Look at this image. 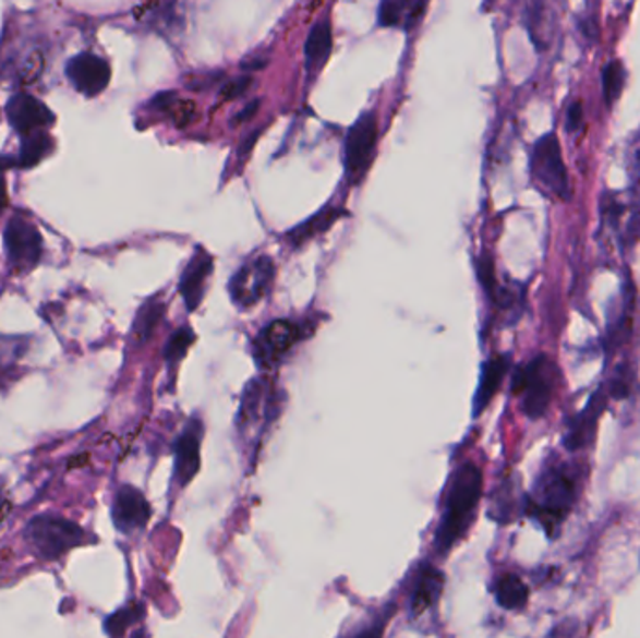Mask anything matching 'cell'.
Here are the masks:
<instances>
[{"instance_id":"obj_3","label":"cell","mask_w":640,"mask_h":638,"mask_svg":"<svg viewBox=\"0 0 640 638\" xmlns=\"http://www.w3.org/2000/svg\"><path fill=\"white\" fill-rule=\"evenodd\" d=\"M281 405L283 399L279 395L278 386L270 378L258 376L245 384L238 408L237 433L251 461H255L271 423L278 420Z\"/></svg>"},{"instance_id":"obj_15","label":"cell","mask_w":640,"mask_h":638,"mask_svg":"<svg viewBox=\"0 0 640 638\" xmlns=\"http://www.w3.org/2000/svg\"><path fill=\"white\" fill-rule=\"evenodd\" d=\"M212 272H214V258L205 248H197L190 263L185 264L179 284V292L184 300L185 310L190 313L197 310L198 303L203 302Z\"/></svg>"},{"instance_id":"obj_33","label":"cell","mask_w":640,"mask_h":638,"mask_svg":"<svg viewBox=\"0 0 640 638\" xmlns=\"http://www.w3.org/2000/svg\"><path fill=\"white\" fill-rule=\"evenodd\" d=\"M4 506H7V501H4V494H2V489H0V520H2V514H4Z\"/></svg>"},{"instance_id":"obj_17","label":"cell","mask_w":640,"mask_h":638,"mask_svg":"<svg viewBox=\"0 0 640 638\" xmlns=\"http://www.w3.org/2000/svg\"><path fill=\"white\" fill-rule=\"evenodd\" d=\"M444 573L435 566H423L418 575L416 585L410 599V611L414 616H422L425 612L435 609L438 599L443 595Z\"/></svg>"},{"instance_id":"obj_21","label":"cell","mask_w":640,"mask_h":638,"mask_svg":"<svg viewBox=\"0 0 640 638\" xmlns=\"http://www.w3.org/2000/svg\"><path fill=\"white\" fill-rule=\"evenodd\" d=\"M423 2L425 0H381L378 25L384 28L412 25V20L422 14Z\"/></svg>"},{"instance_id":"obj_5","label":"cell","mask_w":640,"mask_h":638,"mask_svg":"<svg viewBox=\"0 0 640 638\" xmlns=\"http://www.w3.org/2000/svg\"><path fill=\"white\" fill-rule=\"evenodd\" d=\"M27 541L36 556L55 562L86 543V532L73 520L57 514H40L28 520Z\"/></svg>"},{"instance_id":"obj_19","label":"cell","mask_w":640,"mask_h":638,"mask_svg":"<svg viewBox=\"0 0 640 638\" xmlns=\"http://www.w3.org/2000/svg\"><path fill=\"white\" fill-rule=\"evenodd\" d=\"M31 345V337L0 336V392L14 384L20 375V360Z\"/></svg>"},{"instance_id":"obj_24","label":"cell","mask_w":640,"mask_h":638,"mask_svg":"<svg viewBox=\"0 0 640 638\" xmlns=\"http://www.w3.org/2000/svg\"><path fill=\"white\" fill-rule=\"evenodd\" d=\"M53 146V139L49 137L46 130L28 133L23 137V143H21L20 158L15 159L17 167L33 169V167L40 164L41 159L51 154Z\"/></svg>"},{"instance_id":"obj_12","label":"cell","mask_w":640,"mask_h":638,"mask_svg":"<svg viewBox=\"0 0 640 638\" xmlns=\"http://www.w3.org/2000/svg\"><path fill=\"white\" fill-rule=\"evenodd\" d=\"M67 75L77 93L96 98L111 83V67L98 55L80 53L68 60Z\"/></svg>"},{"instance_id":"obj_28","label":"cell","mask_w":640,"mask_h":638,"mask_svg":"<svg viewBox=\"0 0 640 638\" xmlns=\"http://www.w3.org/2000/svg\"><path fill=\"white\" fill-rule=\"evenodd\" d=\"M197 336L190 326H182L177 329L169 341H167L166 349H164V358H166L167 365L174 369L184 360L188 350L192 349L193 342H195Z\"/></svg>"},{"instance_id":"obj_7","label":"cell","mask_w":640,"mask_h":638,"mask_svg":"<svg viewBox=\"0 0 640 638\" xmlns=\"http://www.w3.org/2000/svg\"><path fill=\"white\" fill-rule=\"evenodd\" d=\"M305 336V329L302 324L289 321V318H278L271 321L268 326L258 332L255 341L251 345V354L257 363L258 369L271 371L283 362L291 350L302 341Z\"/></svg>"},{"instance_id":"obj_6","label":"cell","mask_w":640,"mask_h":638,"mask_svg":"<svg viewBox=\"0 0 640 638\" xmlns=\"http://www.w3.org/2000/svg\"><path fill=\"white\" fill-rule=\"evenodd\" d=\"M530 177L538 185V190L548 198H571L568 167L564 164L560 141L556 133L543 135L530 152Z\"/></svg>"},{"instance_id":"obj_10","label":"cell","mask_w":640,"mask_h":638,"mask_svg":"<svg viewBox=\"0 0 640 638\" xmlns=\"http://www.w3.org/2000/svg\"><path fill=\"white\" fill-rule=\"evenodd\" d=\"M4 250L8 264L15 272H31L40 264L44 240L36 225L28 219L14 216L4 229Z\"/></svg>"},{"instance_id":"obj_16","label":"cell","mask_w":640,"mask_h":638,"mask_svg":"<svg viewBox=\"0 0 640 638\" xmlns=\"http://www.w3.org/2000/svg\"><path fill=\"white\" fill-rule=\"evenodd\" d=\"M509 356H493L487 363H483L482 376H480V386L475 389L474 402H472V414L480 418L483 410L493 401V397L498 394L502 382L508 375Z\"/></svg>"},{"instance_id":"obj_11","label":"cell","mask_w":640,"mask_h":638,"mask_svg":"<svg viewBox=\"0 0 640 638\" xmlns=\"http://www.w3.org/2000/svg\"><path fill=\"white\" fill-rule=\"evenodd\" d=\"M153 517V507L145 494L133 485H122L114 494L111 506V519L114 528L124 535L140 532Z\"/></svg>"},{"instance_id":"obj_23","label":"cell","mask_w":640,"mask_h":638,"mask_svg":"<svg viewBox=\"0 0 640 638\" xmlns=\"http://www.w3.org/2000/svg\"><path fill=\"white\" fill-rule=\"evenodd\" d=\"M347 212L343 208H324V210L318 212L315 214L313 218L307 219L304 224L298 225L297 229H292L291 232H287V240H289V244L298 245L305 244L307 240L311 238L317 237V234H323V232L328 231L331 225L339 221V218H343Z\"/></svg>"},{"instance_id":"obj_2","label":"cell","mask_w":640,"mask_h":638,"mask_svg":"<svg viewBox=\"0 0 640 638\" xmlns=\"http://www.w3.org/2000/svg\"><path fill=\"white\" fill-rule=\"evenodd\" d=\"M579 498V476L566 462H548L524 496V514L538 520L551 535L568 519Z\"/></svg>"},{"instance_id":"obj_13","label":"cell","mask_w":640,"mask_h":638,"mask_svg":"<svg viewBox=\"0 0 640 638\" xmlns=\"http://www.w3.org/2000/svg\"><path fill=\"white\" fill-rule=\"evenodd\" d=\"M201 441H203V421L193 416L188 421L182 435L174 442V470L172 478L180 487H185L198 474L201 468Z\"/></svg>"},{"instance_id":"obj_30","label":"cell","mask_w":640,"mask_h":638,"mask_svg":"<svg viewBox=\"0 0 640 638\" xmlns=\"http://www.w3.org/2000/svg\"><path fill=\"white\" fill-rule=\"evenodd\" d=\"M582 124H584V106L582 101L575 99L573 104H569L566 109V132H581Z\"/></svg>"},{"instance_id":"obj_20","label":"cell","mask_w":640,"mask_h":638,"mask_svg":"<svg viewBox=\"0 0 640 638\" xmlns=\"http://www.w3.org/2000/svg\"><path fill=\"white\" fill-rule=\"evenodd\" d=\"M603 402H605V399L601 395L595 394L592 397L587 410L581 412V416L573 421V425L569 429L568 436H566V448L571 449V452L584 448L588 442L594 438L595 420H597V416L603 410Z\"/></svg>"},{"instance_id":"obj_29","label":"cell","mask_w":640,"mask_h":638,"mask_svg":"<svg viewBox=\"0 0 640 638\" xmlns=\"http://www.w3.org/2000/svg\"><path fill=\"white\" fill-rule=\"evenodd\" d=\"M251 83H253V80H251L250 75H240V77L227 81L224 88H221V101H232V99L244 96L250 91Z\"/></svg>"},{"instance_id":"obj_25","label":"cell","mask_w":640,"mask_h":638,"mask_svg":"<svg viewBox=\"0 0 640 638\" xmlns=\"http://www.w3.org/2000/svg\"><path fill=\"white\" fill-rule=\"evenodd\" d=\"M166 315V303L161 302L159 298H154L150 302H146L141 308L140 313L135 316L133 323V336L140 342H145L153 337L154 332L161 323V318Z\"/></svg>"},{"instance_id":"obj_32","label":"cell","mask_w":640,"mask_h":638,"mask_svg":"<svg viewBox=\"0 0 640 638\" xmlns=\"http://www.w3.org/2000/svg\"><path fill=\"white\" fill-rule=\"evenodd\" d=\"M8 203V191H7V180H4V174L0 171V214L2 210L7 208Z\"/></svg>"},{"instance_id":"obj_22","label":"cell","mask_w":640,"mask_h":638,"mask_svg":"<svg viewBox=\"0 0 640 638\" xmlns=\"http://www.w3.org/2000/svg\"><path fill=\"white\" fill-rule=\"evenodd\" d=\"M496 603L506 611H521L529 603L530 590L519 575L506 573L493 586Z\"/></svg>"},{"instance_id":"obj_8","label":"cell","mask_w":640,"mask_h":638,"mask_svg":"<svg viewBox=\"0 0 640 638\" xmlns=\"http://www.w3.org/2000/svg\"><path fill=\"white\" fill-rule=\"evenodd\" d=\"M276 263L268 255L242 264L229 281V294L238 310H251L265 300L276 281Z\"/></svg>"},{"instance_id":"obj_9","label":"cell","mask_w":640,"mask_h":638,"mask_svg":"<svg viewBox=\"0 0 640 638\" xmlns=\"http://www.w3.org/2000/svg\"><path fill=\"white\" fill-rule=\"evenodd\" d=\"M378 124L375 112H363L345 139V172L349 184H358L375 158Z\"/></svg>"},{"instance_id":"obj_18","label":"cell","mask_w":640,"mask_h":638,"mask_svg":"<svg viewBox=\"0 0 640 638\" xmlns=\"http://www.w3.org/2000/svg\"><path fill=\"white\" fill-rule=\"evenodd\" d=\"M331 49H334V36H331L330 21H318L307 34L304 46L305 68L311 75L323 70L324 64L330 59Z\"/></svg>"},{"instance_id":"obj_27","label":"cell","mask_w":640,"mask_h":638,"mask_svg":"<svg viewBox=\"0 0 640 638\" xmlns=\"http://www.w3.org/2000/svg\"><path fill=\"white\" fill-rule=\"evenodd\" d=\"M143 618H145V606L132 603V605H125L119 611L112 612L111 616H107L104 622V631L109 637H122L130 625L140 624Z\"/></svg>"},{"instance_id":"obj_14","label":"cell","mask_w":640,"mask_h":638,"mask_svg":"<svg viewBox=\"0 0 640 638\" xmlns=\"http://www.w3.org/2000/svg\"><path fill=\"white\" fill-rule=\"evenodd\" d=\"M7 117L21 137H25L28 133L47 130L55 124V115L49 111V107L41 104L40 99L25 93L15 94L14 98H10Z\"/></svg>"},{"instance_id":"obj_1","label":"cell","mask_w":640,"mask_h":638,"mask_svg":"<svg viewBox=\"0 0 640 638\" xmlns=\"http://www.w3.org/2000/svg\"><path fill=\"white\" fill-rule=\"evenodd\" d=\"M483 494L482 468L474 462H464L457 468L448 498L444 506L443 520L436 528V553L448 554L469 533L474 522Z\"/></svg>"},{"instance_id":"obj_4","label":"cell","mask_w":640,"mask_h":638,"mask_svg":"<svg viewBox=\"0 0 640 638\" xmlns=\"http://www.w3.org/2000/svg\"><path fill=\"white\" fill-rule=\"evenodd\" d=\"M560 373L556 363L545 354L517 369L514 375V394L521 397V408L530 420H540L551 407L558 388Z\"/></svg>"},{"instance_id":"obj_31","label":"cell","mask_w":640,"mask_h":638,"mask_svg":"<svg viewBox=\"0 0 640 638\" xmlns=\"http://www.w3.org/2000/svg\"><path fill=\"white\" fill-rule=\"evenodd\" d=\"M258 104H261L258 99H253L250 106L245 107L244 111L240 112V115H237V119H234V122H237V124H240V122H245V120L251 119V117H253V115L257 112Z\"/></svg>"},{"instance_id":"obj_26","label":"cell","mask_w":640,"mask_h":638,"mask_svg":"<svg viewBox=\"0 0 640 638\" xmlns=\"http://www.w3.org/2000/svg\"><path fill=\"white\" fill-rule=\"evenodd\" d=\"M626 68L620 60H611L607 67L603 68L601 73V88H603V99L608 107H613L620 99L624 88H626Z\"/></svg>"}]
</instances>
